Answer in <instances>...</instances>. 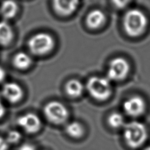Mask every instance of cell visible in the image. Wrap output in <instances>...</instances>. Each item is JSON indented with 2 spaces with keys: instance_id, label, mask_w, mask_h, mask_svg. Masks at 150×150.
<instances>
[{
  "instance_id": "6da1fadb",
  "label": "cell",
  "mask_w": 150,
  "mask_h": 150,
  "mask_svg": "<svg viewBox=\"0 0 150 150\" xmlns=\"http://www.w3.org/2000/svg\"><path fill=\"white\" fill-rule=\"evenodd\" d=\"M122 25L126 35L132 38H136L146 32L148 19L146 14L140 9H130L124 15Z\"/></svg>"
},
{
  "instance_id": "7a4b0ae2",
  "label": "cell",
  "mask_w": 150,
  "mask_h": 150,
  "mask_svg": "<svg viewBox=\"0 0 150 150\" xmlns=\"http://www.w3.org/2000/svg\"><path fill=\"white\" fill-rule=\"evenodd\" d=\"M56 42L54 37L48 33L40 32L29 38L28 48L35 56L46 55L54 50Z\"/></svg>"
},
{
  "instance_id": "3957f363",
  "label": "cell",
  "mask_w": 150,
  "mask_h": 150,
  "mask_svg": "<svg viewBox=\"0 0 150 150\" xmlns=\"http://www.w3.org/2000/svg\"><path fill=\"white\" fill-rule=\"evenodd\" d=\"M86 88L91 97L99 101L108 99L112 94V85L107 77H90L86 83Z\"/></svg>"
},
{
  "instance_id": "277c9868",
  "label": "cell",
  "mask_w": 150,
  "mask_h": 150,
  "mask_svg": "<svg viewBox=\"0 0 150 150\" xmlns=\"http://www.w3.org/2000/svg\"><path fill=\"white\" fill-rule=\"evenodd\" d=\"M147 137V130L144 124L133 121L126 125L124 138L129 147L132 148L140 147L146 142Z\"/></svg>"
},
{
  "instance_id": "5b68a950",
  "label": "cell",
  "mask_w": 150,
  "mask_h": 150,
  "mask_svg": "<svg viewBox=\"0 0 150 150\" xmlns=\"http://www.w3.org/2000/svg\"><path fill=\"white\" fill-rule=\"evenodd\" d=\"M130 71V64L122 57H116L108 64L107 78L110 81H120L128 77Z\"/></svg>"
},
{
  "instance_id": "8992f818",
  "label": "cell",
  "mask_w": 150,
  "mask_h": 150,
  "mask_svg": "<svg viewBox=\"0 0 150 150\" xmlns=\"http://www.w3.org/2000/svg\"><path fill=\"white\" fill-rule=\"evenodd\" d=\"M44 113L50 122L56 125L65 122L69 116L68 110L65 105L56 100L47 103L44 108Z\"/></svg>"
},
{
  "instance_id": "52a82bcc",
  "label": "cell",
  "mask_w": 150,
  "mask_h": 150,
  "mask_svg": "<svg viewBox=\"0 0 150 150\" xmlns=\"http://www.w3.org/2000/svg\"><path fill=\"white\" fill-rule=\"evenodd\" d=\"M17 124L28 134L38 132L42 125L40 118L35 114L30 112L25 114L18 118Z\"/></svg>"
},
{
  "instance_id": "ba28073f",
  "label": "cell",
  "mask_w": 150,
  "mask_h": 150,
  "mask_svg": "<svg viewBox=\"0 0 150 150\" xmlns=\"http://www.w3.org/2000/svg\"><path fill=\"white\" fill-rule=\"evenodd\" d=\"M123 108L128 115L137 117L144 113L146 105L144 99L139 96H133L124 103Z\"/></svg>"
},
{
  "instance_id": "9c48e42d",
  "label": "cell",
  "mask_w": 150,
  "mask_h": 150,
  "mask_svg": "<svg viewBox=\"0 0 150 150\" xmlns=\"http://www.w3.org/2000/svg\"><path fill=\"white\" fill-rule=\"evenodd\" d=\"M79 4L80 0H52V7L59 16L68 17L76 11Z\"/></svg>"
},
{
  "instance_id": "30bf717a",
  "label": "cell",
  "mask_w": 150,
  "mask_h": 150,
  "mask_svg": "<svg viewBox=\"0 0 150 150\" xmlns=\"http://www.w3.org/2000/svg\"><path fill=\"white\" fill-rule=\"evenodd\" d=\"M23 89L20 85L15 82H7L2 88V95L11 103L20 101L23 97Z\"/></svg>"
},
{
  "instance_id": "8fae6325",
  "label": "cell",
  "mask_w": 150,
  "mask_h": 150,
  "mask_svg": "<svg viewBox=\"0 0 150 150\" xmlns=\"http://www.w3.org/2000/svg\"><path fill=\"white\" fill-rule=\"evenodd\" d=\"M107 22V16L100 9H93L89 12L85 19V24L91 30L101 28Z\"/></svg>"
},
{
  "instance_id": "7c38bea8",
  "label": "cell",
  "mask_w": 150,
  "mask_h": 150,
  "mask_svg": "<svg viewBox=\"0 0 150 150\" xmlns=\"http://www.w3.org/2000/svg\"><path fill=\"white\" fill-rule=\"evenodd\" d=\"M18 11V4L14 0H4L0 6V13L6 20L13 19L17 15Z\"/></svg>"
},
{
  "instance_id": "4fadbf2b",
  "label": "cell",
  "mask_w": 150,
  "mask_h": 150,
  "mask_svg": "<svg viewBox=\"0 0 150 150\" xmlns=\"http://www.w3.org/2000/svg\"><path fill=\"white\" fill-rule=\"evenodd\" d=\"M13 38L14 33L11 25L6 21H0V45L9 46Z\"/></svg>"
},
{
  "instance_id": "5bb4252c",
  "label": "cell",
  "mask_w": 150,
  "mask_h": 150,
  "mask_svg": "<svg viewBox=\"0 0 150 150\" xmlns=\"http://www.w3.org/2000/svg\"><path fill=\"white\" fill-rule=\"evenodd\" d=\"M33 59L27 53L25 52H19L15 54L13 58V64L15 68L19 70H25L31 66Z\"/></svg>"
},
{
  "instance_id": "9a60e30c",
  "label": "cell",
  "mask_w": 150,
  "mask_h": 150,
  "mask_svg": "<svg viewBox=\"0 0 150 150\" xmlns=\"http://www.w3.org/2000/svg\"><path fill=\"white\" fill-rule=\"evenodd\" d=\"M84 91L82 83L76 79H71L67 81L65 85V91L68 96L77 98L81 96Z\"/></svg>"
},
{
  "instance_id": "2e32d148",
  "label": "cell",
  "mask_w": 150,
  "mask_h": 150,
  "mask_svg": "<svg viewBox=\"0 0 150 150\" xmlns=\"http://www.w3.org/2000/svg\"><path fill=\"white\" fill-rule=\"evenodd\" d=\"M66 133L73 138H80L84 134V128L78 122L69 123L66 128Z\"/></svg>"
},
{
  "instance_id": "e0dca14e",
  "label": "cell",
  "mask_w": 150,
  "mask_h": 150,
  "mask_svg": "<svg viewBox=\"0 0 150 150\" xmlns=\"http://www.w3.org/2000/svg\"><path fill=\"white\" fill-rule=\"evenodd\" d=\"M108 123L109 126L113 128H120L124 126L125 118L121 114L114 112L111 114L108 117Z\"/></svg>"
},
{
  "instance_id": "ac0fdd59",
  "label": "cell",
  "mask_w": 150,
  "mask_h": 150,
  "mask_svg": "<svg viewBox=\"0 0 150 150\" xmlns=\"http://www.w3.org/2000/svg\"><path fill=\"white\" fill-rule=\"evenodd\" d=\"M21 134L17 130H11L7 134V138L6 139L9 144H17L18 142H19V141L21 139Z\"/></svg>"
},
{
  "instance_id": "d6986e66",
  "label": "cell",
  "mask_w": 150,
  "mask_h": 150,
  "mask_svg": "<svg viewBox=\"0 0 150 150\" xmlns=\"http://www.w3.org/2000/svg\"><path fill=\"white\" fill-rule=\"evenodd\" d=\"M113 6L118 9H123L128 6L132 0H110Z\"/></svg>"
},
{
  "instance_id": "ffe728a7",
  "label": "cell",
  "mask_w": 150,
  "mask_h": 150,
  "mask_svg": "<svg viewBox=\"0 0 150 150\" xmlns=\"http://www.w3.org/2000/svg\"><path fill=\"white\" fill-rule=\"evenodd\" d=\"M9 147V144L6 139L0 136V150H7Z\"/></svg>"
},
{
  "instance_id": "44dd1931",
  "label": "cell",
  "mask_w": 150,
  "mask_h": 150,
  "mask_svg": "<svg viewBox=\"0 0 150 150\" xmlns=\"http://www.w3.org/2000/svg\"><path fill=\"white\" fill-rule=\"evenodd\" d=\"M6 71L5 70L4 68L0 66V83L4 81L6 79Z\"/></svg>"
},
{
  "instance_id": "7402d4cb",
  "label": "cell",
  "mask_w": 150,
  "mask_h": 150,
  "mask_svg": "<svg viewBox=\"0 0 150 150\" xmlns=\"http://www.w3.org/2000/svg\"><path fill=\"white\" fill-rule=\"evenodd\" d=\"M19 150H36V149L33 145L25 144H23V146L20 147Z\"/></svg>"
},
{
  "instance_id": "603a6c76",
  "label": "cell",
  "mask_w": 150,
  "mask_h": 150,
  "mask_svg": "<svg viewBox=\"0 0 150 150\" xmlns=\"http://www.w3.org/2000/svg\"><path fill=\"white\" fill-rule=\"evenodd\" d=\"M6 108H5L3 103H2L1 99H0V119H1L2 117H4L5 114H6Z\"/></svg>"
},
{
  "instance_id": "cb8c5ba5",
  "label": "cell",
  "mask_w": 150,
  "mask_h": 150,
  "mask_svg": "<svg viewBox=\"0 0 150 150\" xmlns=\"http://www.w3.org/2000/svg\"><path fill=\"white\" fill-rule=\"evenodd\" d=\"M143 150H150V146L148 147H146V148H144Z\"/></svg>"
}]
</instances>
